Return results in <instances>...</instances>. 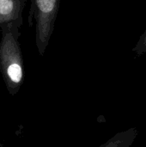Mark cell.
I'll list each match as a JSON object with an SVG mask.
<instances>
[{
    "instance_id": "obj_5",
    "label": "cell",
    "mask_w": 146,
    "mask_h": 147,
    "mask_svg": "<svg viewBox=\"0 0 146 147\" xmlns=\"http://www.w3.org/2000/svg\"><path fill=\"white\" fill-rule=\"evenodd\" d=\"M0 147H8V146H4L3 144H2V143H0Z\"/></svg>"
},
{
    "instance_id": "obj_1",
    "label": "cell",
    "mask_w": 146,
    "mask_h": 147,
    "mask_svg": "<svg viewBox=\"0 0 146 147\" xmlns=\"http://www.w3.org/2000/svg\"><path fill=\"white\" fill-rule=\"evenodd\" d=\"M0 72L10 96H15L24 81V64L19 38L21 28L12 23L0 27Z\"/></svg>"
},
{
    "instance_id": "obj_2",
    "label": "cell",
    "mask_w": 146,
    "mask_h": 147,
    "mask_svg": "<svg viewBox=\"0 0 146 147\" xmlns=\"http://www.w3.org/2000/svg\"><path fill=\"white\" fill-rule=\"evenodd\" d=\"M60 0H31L28 14L29 27H34L35 46L43 56L54 30Z\"/></svg>"
},
{
    "instance_id": "obj_3",
    "label": "cell",
    "mask_w": 146,
    "mask_h": 147,
    "mask_svg": "<svg viewBox=\"0 0 146 147\" xmlns=\"http://www.w3.org/2000/svg\"><path fill=\"white\" fill-rule=\"evenodd\" d=\"M28 0H0V27L12 23L22 28L23 10Z\"/></svg>"
},
{
    "instance_id": "obj_4",
    "label": "cell",
    "mask_w": 146,
    "mask_h": 147,
    "mask_svg": "<svg viewBox=\"0 0 146 147\" xmlns=\"http://www.w3.org/2000/svg\"><path fill=\"white\" fill-rule=\"evenodd\" d=\"M132 142V134L126 132L116 134L100 147H129Z\"/></svg>"
}]
</instances>
